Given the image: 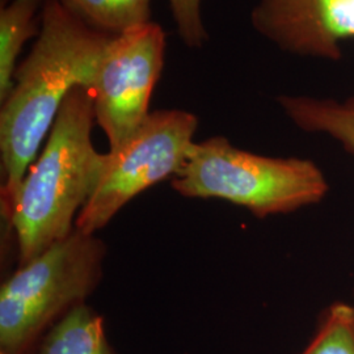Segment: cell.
<instances>
[{"label":"cell","instance_id":"7c38bea8","mask_svg":"<svg viewBox=\"0 0 354 354\" xmlns=\"http://www.w3.org/2000/svg\"><path fill=\"white\" fill-rule=\"evenodd\" d=\"M301 354H354V307L329 306L320 319L317 333Z\"/></svg>","mask_w":354,"mask_h":354},{"label":"cell","instance_id":"5bb4252c","mask_svg":"<svg viewBox=\"0 0 354 354\" xmlns=\"http://www.w3.org/2000/svg\"><path fill=\"white\" fill-rule=\"evenodd\" d=\"M0 354H6V353H3V352H1V353H0Z\"/></svg>","mask_w":354,"mask_h":354},{"label":"cell","instance_id":"6da1fadb","mask_svg":"<svg viewBox=\"0 0 354 354\" xmlns=\"http://www.w3.org/2000/svg\"><path fill=\"white\" fill-rule=\"evenodd\" d=\"M113 36L87 26L58 0H45L41 32L1 102V210L10 209L57 115L76 87L92 88Z\"/></svg>","mask_w":354,"mask_h":354},{"label":"cell","instance_id":"3957f363","mask_svg":"<svg viewBox=\"0 0 354 354\" xmlns=\"http://www.w3.org/2000/svg\"><path fill=\"white\" fill-rule=\"evenodd\" d=\"M172 187L185 197L239 205L256 216L291 213L320 203L329 189L313 160L244 151L225 137L194 143Z\"/></svg>","mask_w":354,"mask_h":354},{"label":"cell","instance_id":"4fadbf2b","mask_svg":"<svg viewBox=\"0 0 354 354\" xmlns=\"http://www.w3.org/2000/svg\"><path fill=\"white\" fill-rule=\"evenodd\" d=\"M203 0H168L177 33L190 49H201L209 36L201 13Z\"/></svg>","mask_w":354,"mask_h":354},{"label":"cell","instance_id":"52a82bcc","mask_svg":"<svg viewBox=\"0 0 354 354\" xmlns=\"http://www.w3.org/2000/svg\"><path fill=\"white\" fill-rule=\"evenodd\" d=\"M251 23L281 51L340 61L354 39V0H259Z\"/></svg>","mask_w":354,"mask_h":354},{"label":"cell","instance_id":"9c48e42d","mask_svg":"<svg viewBox=\"0 0 354 354\" xmlns=\"http://www.w3.org/2000/svg\"><path fill=\"white\" fill-rule=\"evenodd\" d=\"M45 0H1L0 7V102L13 86L19 57L29 39L37 38Z\"/></svg>","mask_w":354,"mask_h":354},{"label":"cell","instance_id":"8992f818","mask_svg":"<svg viewBox=\"0 0 354 354\" xmlns=\"http://www.w3.org/2000/svg\"><path fill=\"white\" fill-rule=\"evenodd\" d=\"M167 37L155 21L111 38L92 86L96 122L109 150L124 145L146 122L152 92L163 73Z\"/></svg>","mask_w":354,"mask_h":354},{"label":"cell","instance_id":"30bf717a","mask_svg":"<svg viewBox=\"0 0 354 354\" xmlns=\"http://www.w3.org/2000/svg\"><path fill=\"white\" fill-rule=\"evenodd\" d=\"M37 354H112L102 319L84 304L66 313L41 342Z\"/></svg>","mask_w":354,"mask_h":354},{"label":"cell","instance_id":"8fae6325","mask_svg":"<svg viewBox=\"0 0 354 354\" xmlns=\"http://www.w3.org/2000/svg\"><path fill=\"white\" fill-rule=\"evenodd\" d=\"M87 26L118 36L150 23L151 0H58Z\"/></svg>","mask_w":354,"mask_h":354},{"label":"cell","instance_id":"ba28073f","mask_svg":"<svg viewBox=\"0 0 354 354\" xmlns=\"http://www.w3.org/2000/svg\"><path fill=\"white\" fill-rule=\"evenodd\" d=\"M277 102L294 125L328 136L354 156V96L336 100L281 95Z\"/></svg>","mask_w":354,"mask_h":354},{"label":"cell","instance_id":"277c9868","mask_svg":"<svg viewBox=\"0 0 354 354\" xmlns=\"http://www.w3.org/2000/svg\"><path fill=\"white\" fill-rule=\"evenodd\" d=\"M104 245L77 228L54 243L1 285L0 345L6 354H24L61 314L88 295L102 276Z\"/></svg>","mask_w":354,"mask_h":354},{"label":"cell","instance_id":"7a4b0ae2","mask_svg":"<svg viewBox=\"0 0 354 354\" xmlns=\"http://www.w3.org/2000/svg\"><path fill=\"white\" fill-rule=\"evenodd\" d=\"M95 122L92 89L76 87L3 214L15 231L21 264L74 231L76 213L88 201L104 167L105 153L92 143Z\"/></svg>","mask_w":354,"mask_h":354},{"label":"cell","instance_id":"5b68a950","mask_svg":"<svg viewBox=\"0 0 354 354\" xmlns=\"http://www.w3.org/2000/svg\"><path fill=\"white\" fill-rule=\"evenodd\" d=\"M197 117L181 109L152 112L140 130L104 156L97 185L76 216L75 228L93 234L140 192L176 176L196 143Z\"/></svg>","mask_w":354,"mask_h":354}]
</instances>
